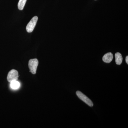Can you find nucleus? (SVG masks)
Segmentation results:
<instances>
[{
  "label": "nucleus",
  "instance_id": "0eeeda50",
  "mask_svg": "<svg viewBox=\"0 0 128 128\" xmlns=\"http://www.w3.org/2000/svg\"><path fill=\"white\" fill-rule=\"evenodd\" d=\"M26 1L27 0H19L18 3V8L19 10H23Z\"/></svg>",
  "mask_w": 128,
  "mask_h": 128
},
{
  "label": "nucleus",
  "instance_id": "1a4fd4ad",
  "mask_svg": "<svg viewBox=\"0 0 128 128\" xmlns=\"http://www.w3.org/2000/svg\"><path fill=\"white\" fill-rule=\"evenodd\" d=\"M126 62L127 64H128V56H126Z\"/></svg>",
  "mask_w": 128,
  "mask_h": 128
},
{
  "label": "nucleus",
  "instance_id": "7ed1b4c3",
  "mask_svg": "<svg viewBox=\"0 0 128 128\" xmlns=\"http://www.w3.org/2000/svg\"><path fill=\"white\" fill-rule=\"evenodd\" d=\"M38 17L35 16L32 18L26 27V30L28 32H32L34 30L38 20Z\"/></svg>",
  "mask_w": 128,
  "mask_h": 128
},
{
  "label": "nucleus",
  "instance_id": "39448f33",
  "mask_svg": "<svg viewBox=\"0 0 128 128\" xmlns=\"http://www.w3.org/2000/svg\"><path fill=\"white\" fill-rule=\"evenodd\" d=\"M113 58V55L111 52H108L105 54L102 57L104 62L106 63H109L112 62Z\"/></svg>",
  "mask_w": 128,
  "mask_h": 128
},
{
  "label": "nucleus",
  "instance_id": "f257e3e1",
  "mask_svg": "<svg viewBox=\"0 0 128 128\" xmlns=\"http://www.w3.org/2000/svg\"><path fill=\"white\" fill-rule=\"evenodd\" d=\"M38 64V61L36 58L30 60L28 62V67L30 72L33 74H36L37 67Z\"/></svg>",
  "mask_w": 128,
  "mask_h": 128
},
{
  "label": "nucleus",
  "instance_id": "20e7f679",
  "mask_svg": "<svg viewBox=\"0 0 128 128\" xmlns=\"http://www.w3.org/2000/svg\"><path fill=\"white\" fill-rule=\"evenodd\" d=\"M18 77V72L15 70H12L9 71L7 76V80L9 82L14 80H17Z\"/></svg>",
  "mask_w": 128,
  "mask_h": 128
},
{
  "label": "nucleus",
  "instance_id": "f03ea898",
  "mask_svg": "<svg viewBox=\"0 0 128 128\" xmlns=\"http://www.w3.org/2000/svg\"><path fill=\"white\" fill-rule=\"evenodd\" d=\"M76 93L78 98L86 104H87L88 106L90 107L93 106V104L92 103V102L90 98L88 97L87 96L79 91H77Z\"/></svg>",
  "mask_w": 128,
  "mask_h": 128
},
{
  "label": "nucleus",
  "instance_id": "423d86ee",
  "mask_svg": "<svg viewBox=\"0 0 128 128\" xmlns=\"http://www.w3.org/2000/svg\"><path fill=\"white\" fill-rule=\"evenodd\" d=\"M115 62L118 65H120L122 62L123 58L120 53L117 52L115 54Z\"/></svg>",
  "mask_w": 128,
  "mask_h": 128
},
{
  "label": "nucleus",
  "instance_id": "6e6552de",
  "mask_svg": "<svg viewBox=\"0 0 128 128\" xmlns=\"http://www.w3.org/2000/svg\"><path fill=\"white\" fill-rule=\"evenodd\" d=\"M11 82V86L13 89H17L19 87L20 84L19 82L17 80H14Z\"/></svg>",
  "mask_w": 128,
  "mask_h": 128
}]
</instances>
